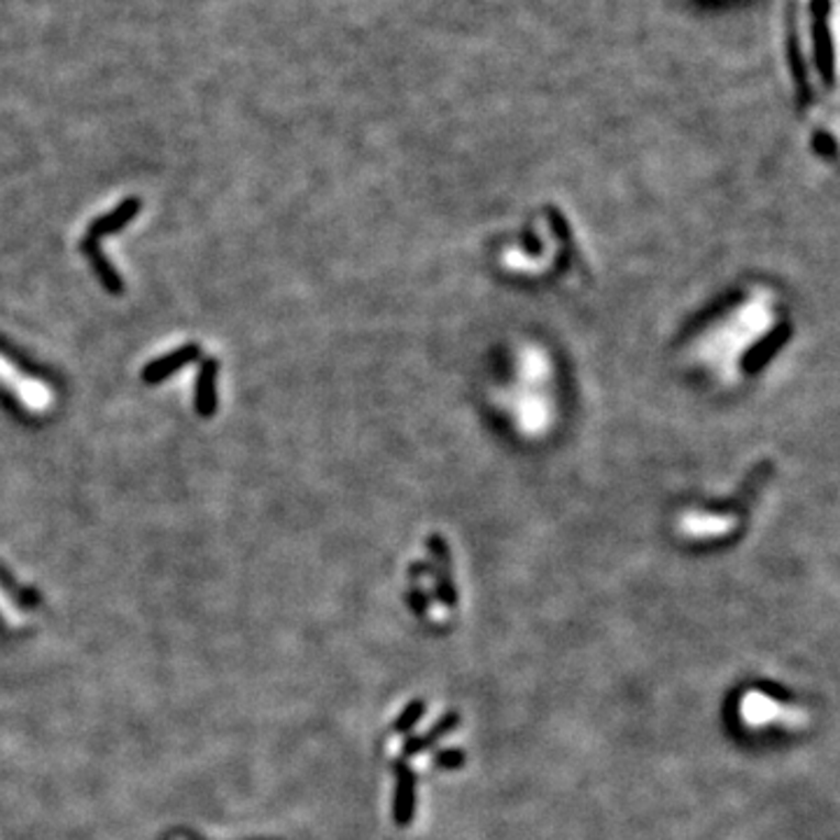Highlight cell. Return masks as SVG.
<instances>
[{"instance_id":"obj_2","label":"cell","mask_w":840,"mask_h":840,"mask_svg":"<svg viewBox=\"0 0 840 840\" xmlns=\"http://www.w3.org/2000/svg\"><path fill=\"white\" fill-rule=\"evenodd\" d=\"M740 717L752 729L773 727V723H780V727L785 729H800L808 723V712L800 708H787V705H782L759 692H750L742 696Z\"/></svg>"},{"instance_id":"obj_4","label":"cell","mask_w":840,"mask_h":840,"mask_svg":"<svg viewBox=\"0 0 840 840\" xmlns=\"http://www.w3.org/2000/svg\"><path fill=\"white\" fill-rule=\"evenodd\" d=\"M185 360H189L187 351H183V353H176V355H170V357H166V360L157 362V365L147 367V378L155 380V378H159V376H164V374H168V372H174L178 365H183Z\"/></svg>"},{"instance_id":"obj_3","label":"cell","mask_w":840,"mask_h":840,"mask_svg":"<svg viewBox=\"0 0 840 840\" xmlns=\"http://www.w3.org/2000/svg\"><path fill=\"white\" fill-rule=\"evenodd\" d=\"M213 365H210L208 369H203V380L199 386V409L201 413H210V409H213Z\"/></svg>"},{"instance_id":"obj_1","label":"cell","mask_w":840,"mask_h":840,"mask_svg":"<svg viewBox=\"0 0 840 840\" xmlns=\"http://www.w3.org/2000/svg\"><path fill=\"white\" fill-rule=\"evenodd\" d=\"M0 386H3L29 413H47L54 407V390L45 380L29 376L3 353H0Z\"/></svg>"}]
</instances>
